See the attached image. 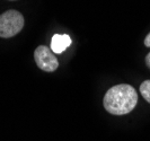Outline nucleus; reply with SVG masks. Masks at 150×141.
<instances>
[{"label": "nucleus", "mask_w": 150, "mask_h": 141, "mask_svg": "<svg viewBox=\"0 0 150 141\" xmlns=\"http://www.w3.org/2000/svg\"><path fill=\"white\" fill-rule=\"evenodd\" d=\"M138 103V94L131 85L121 84L106 91L103 104L105 110L113 115H124L133 111Z\"/></svg>", "instance_id": "f257e3e1"}, {"label": "nucleus", "mask_w": 150, "mask_h": 141, "mask_svg": "<svg viewBox=\"0 0 150 141\" xmlns=\"http://www.w3.org/2000/svg\"><path fill=\"white\" fill-rule=\"evenodd\" d=\"M24 27V17L14 9L0 15V37L9 38L18 34Z\"/></svg>", "instance_id": "f03ea898"}, {"label": "nucleus", "mask_w": 150, "mask_h": 141, "mask_svg": "<svg viewBox=\"0 0 150 141\" xmlns=\"http://www.w3.org/2000/svg\"><path fill=\"white\" fill-rule=\"evenodd\" d=\"M34 59L41 70L46 72H53L59 67V62L51 49L45 45H40L34 51Z\"/></svg>", "instance_id": "7ed1b4c3"}, {"label": "nucleus", "mask_w": 150, "mask_h": 141, "mask_svg": "<svg viewBox=\"0 0 150 141\" xmlns=\"http://www.w3.org/2000/svg\"><path fill=\"white\" fill-rule=\"evenodd\" d=\"M71 44V37L67 34H55L52 37L51 41V50L52 52L60 54L67 47H69Z\"/></svg>", "instance_id": "20e7f679"}, {"label": "nucleus", "mask_w": 150, "mask_h": 141, "mask_svg": "<svg viewBox=\"0 0 150 141\" xmlns=\"http://www.w3.org/2000/svg\"><path fill=\"white\" fill-rule=\"evenodd\" d=\"M140 93L143 98L150 103V80H144L140 85Z\"/></svg>", "instance_id": "39448f33"}, {"label": "nucleus", "mask_w": 150, "mask_h": 141, "mask_svg": "<svg viewBox=\"0 0 150 141\" xmlns=\"http://www.w3.org/2000/svg\"><path fill=\"white\" fill-rule=\"evenodd\" d=\"M144 45H146L147 47H150V33L147 35V37L144 38Z\"/></svg>", "instance_id": "423d86ee"}, {"label": "nucleus", "mask_w": 150, "mask_h": 141, "mask_svg": "<svg viewBox=\"0 0 150 141\" xmlns=\"http://www.w3.org/2000/svg\"><path fill=\"white\" fill-rule=\"evenodd\" d=\"M146 64H147L148 68L150 69V53H148V55L146 57Z\"/></svg>", "instance_id": "0eeeda50"}]
</instances>
